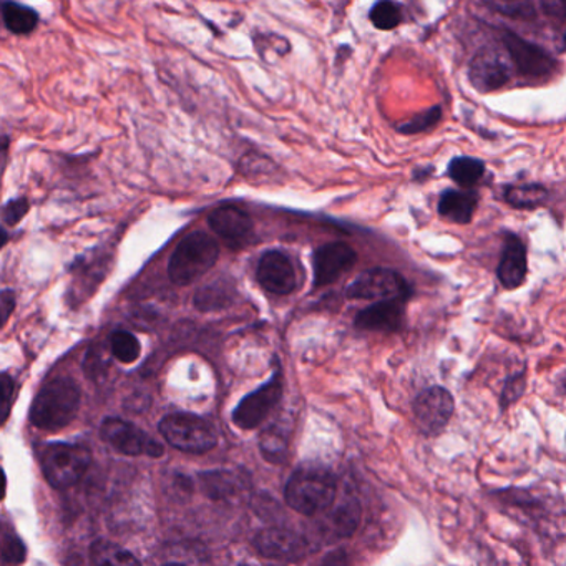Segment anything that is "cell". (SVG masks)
Wrapping results in <instances>:
<instances>
[{
  "label": "cell",
  "instance_id": "6da1fadb",
  "mask_svg": "<svg viewBox=\"0 0 566 566\" xmlns=\"http://www.w3.org/2000/svg\"><path fill=\"white\" fill-rule=\"evenodd\" d=\"M81 407V389L71 377L49 380L31 407V422L38 429L55 432L64 429L77 416Z\"/></svg>",
  "mask_w": 566,
  "mask_h": 566
},
{
  "label": "cell",
  "instance_id": "7a4b0ae2",
  "mask_svg": "<svg viewBox=\"0 0 566 566\" xmlns=\"http://www.w3.org/2000/svg\"><path fill=\"white\" fill-rule=\"evenodd\" d=\"M336 495V476L324 467H301L291 475L286 485L287 505L303 515H316L329 509Z\"/></svg>",
  "mask_w": 566,
  "mask_h": 566
},
{
  "label": "cell",
  "instance_id": "3957f363",
  "mask_svg": "<svg viewBox=\"0 0 566 566\" xmlns=\"http://www.w3.org/2000/svg\"><path fill=\"white\" fill-rule=\"evenodd\" d=\"M220 258L217 240L203 231L188 234L175 248L168 263V277L178 286H187L203 277Z\"/></svg>",
  "mask_w": 566,
  "mask_h": 566
},
{
  "label": "cell",
  "instance_id": "277c9868",
  "mask_svg": "<svg viewBox=\"0 0 566 566\" xmlns=\"http://www.w3.org/2000/svg\"><path fill=\"white\" fill-rule=\"evenodd\" d=\"M500 42L512 62L513 71L526 82H546L558 72L559 62L552 52L535 42L520 38L516 32L502 29Z\"/></svg>",
  "mask_w": 566,
  "mask_h": 566
},
{
  "label": "cell",
  "instance_id": "5b68a950",
  "mask_svg": "<svg viewBox=\"0 0 566 566\" xmlns=\"http://www.w3.org/2000/svg\"><path fill=\"white\" fill-rule=\"evenodd\" d=\"M91 462V450L75 443H49L41 455L42 472L55 489L75 485L85 475Z\"/></svg>",
  "mask_w": 566,
  "mask_h": 566
},
{
  "label": "cell",
  "instance_id": "8992f818",
  "mask_svg": "<svg viewBox=\"0 0 566 566\" xmlns=\"http://www.w3.org/2000/svg\"><path fill=\"white\" fill-rule=\"evenodd\" d=\"M160 432L175 449L188 453H205L217 446L213 427L195 413H170L160 422Z\"/></svg>",
  "mask_w": 566,
  "mask_h": 566
},
{
  "label": "cell",
  "instance_id": "52a82bcc",
  "mask_svg": "<svg viewBox=\"0 0 566 566\" xmlns=\"http://www.w3.org/2000/svg\"><path fill=\"white\" fill-rule=\"evenodd\" d=\"M413 287L409 281L392 268H370L363 271L349 286L346 287L347 300L379 301L397 300V297H412Z\"/></svg>",
  "mask_w": 566,
  "mask_h": 566
},
{
  "label": "cell",
  "instance_id": "ba28073f",
  "mask_svg": "<svg viewBox=\"0 0 566 566\" xmlns=\"http://www.w3.org/2000/svg\"><path fill=\"white\" fill-rule=\"evenodd\" d=\"M101 437L105 443L124 453V455L161 457L165 453L164 446L154 437L138 429L134 423L125 422L117 417H108L101 427Z\"/></svg>",
  "mask_w": 566,
  "mask_h": 566
},
{
  "label": "cell",
  "instance_id": "9c48e42d",
  "mask_svg": "<svg viewBox=\"0 0 566 566\" xmlns=\"http://www.w3.org/2000/svg\"><path fill=\"white\" fill-rule=\"evenodd\" d=\"M455 412V400L446 387L433 386L422 390L413 400V417L420 432L437 436L449 426Z\"/></svg>",
  "mask_w": 566,
  "mask_h": 566
},
{
  "label": "cell",
  "instance_id": "30bf717a",
  "mask_svg": "<svg viewBox=\"0 0 566 566\" xmlns=\"http://www.w3.org/2000/svg\"><path fill=\"white\" fill-rule=\"evenodd\" d=\"M281 396H283V379L281 374L276 373L271 377L270 382L264 384L238 403L233 412V422L240 429H256L280 403Z\"/></svg>",
  "mask_w": 566,
  "mask_h": 566
},
{
  "label": "cell",
  "instance_id": "8fae6325",
  "mask_svg": "<svg viewBox=\"0 0 566 566\" xmlns=\"http://www.w3.org/2000/svg\"><path fill=\"white\" fill-rule=\"evenodd\" d=\"M513 67L499 52L480 51L469 65V82L479 94L502 91L512 81Z\"/></svg>",
  "mask_w": 566,
  "mask_h": 566
},
{
  "label": "cell",
  "instance_id": "7c38bea8",
  "mask_svg": "<svg viewBox=\"0 0 566 566\" xmlns=\"http://www.w3.org/2000/svg\"><path fill=\"white\" fill-rule=\"evenodd\" d=\"M357 263V253L349 244L327 243L316 250L313 256L314 287L329 286L343 274L353 270Z\"/></svg>",
  "mask_w": 566,
  "mask_h": 566
},
{
  "label": "cell",
  "instance_id": "4fadbf2b",
  "mask_svg": "<svg viewBox=\"0 0 566 566\" xmlns=\"http://www.w3.org/2000/svg\"><path fill=\"white\" fill-rule=\"evenodd\" d=\"M409 297L379 301L356 314L354 326L373 333H399L406 326L407 304Z\"/></svg>",
  "mask_w": 566,
  "mask_h": 566
},
{
  "label": "cell",
  "instance_id": "5bb4252c",
  "mask_svg": "<svg viewBox=\"0 0 566 566\" xmlns=\"http://www.w3.org/2000/svg\"><path fill=\"white\" fill-rule=\"evenodd\" d=\"M211 230L230 250H243L253 240L254 224L247 211L221 207L208 218Z\"/></svg>",
  "mask_w": 566,
  "mask_h": 566
},
{
  "label": "cell",
  "instance_id": "9a60e30c",
  "mask_svg": "<svg viewBox=\"0 0 566 566\" xmlns=\"http://www.w3.org/2000/svg\"><path fill=\"white\" fill-rule=\"evenodd\" d=\"M258 283L268 293L286 296L297 287L296 270L293 261L283 251H268L261 256L256 270Z\"/></svg>",
  "mask_w": 566,
  "mask_h": 566
},
{
  "label": "cell",
  "instance_id": "2e32d148",
  "mask_svg": "<svg viewBox=\"0 0 566 566\" xmlns=\"http://www.w3.org/2000/svg\"><path fill=\"white\" fill-rule=\"evenodd\" d=\"M496 280L506 291H515L526 283L528 277V251L518 234L505 231L502 254L496 266Z\"/></svg>",
  "mask_w": 566,
  "mask_h": 566
},
{
  "label": "cell",
  "instance_id": "e0dca14e",
  "mask_svg": "<svg viewBox=\"0 0 566 566\" xmlns=\"http://www.w3.org/2000/svg\"><path fill=\"white\" fill-rule=\"evenodd\" d=\"M254 546L261 555L280 562H297L304 558L310 549L303 536L286 528L263 530L254 538Z\"/></svg>",
  "mask_w": 566,
  "mask_h": 566
},
{
  "label": "cell",
  "instance_id": "ac0fdd59",
  "mask_svg": "<svg viewBox=\"0 0 566 566\" xmlns=\"http://www.w3.org/2000/svg\"><path fill=\"white\" fill-rule=\"evenodd\" d=\"M479 203L480 193L476 190H446L440 193L437 211L450 223L465 227L472 223Z\"/></svg>",
  "mask_w": 566,
  "mask_h": 566
},
{
  "label": "cell",
  "instance_id": "d6986e66",
  "mask_svg": "<svg viewBox=\"0 0 566 566\" xmlns=\"http://www.w3.org/2000/svg\"><path fill=\"white\" fill-rule=\"evenodd\" d=\"M549 190L542 184L505 185L502 200L513 210L533 211L545 207L549 201Z\"/></svg>",
  "mask_w": 566,
  "mask_h": 566
},
{
  "label": "cell",
  "instance_id": "ffe728a7",
  "mask_svg": "<svg viewBox=\"0 0 566 566\" xmlns=\"http://www.w3.org/2000/svg\"><path fill=\"white\" fill-rule=\"evenodd\" d=\"M486 175L485 161L480 158L459 155L447 165V177L460 188V190H475Z\"/></svg>",
  "mask_w": 566,
  "mask_h": 566
},
{
  "label": "cell",
  "instance_id": "44dd1931",
  "mask_svg": "<svg viewBox=\"0 0 566 566\" xmlns=\"http://www.w3.org/2000/svg\"><path fill=\"white\" fill-rule=\"evenodd\" d=\"M91 558L94 566H142L130 552L107 539H97L91 546Z\"/></svg>",
  "mask_w": 566,
  "mask_h": 566
},
{
  "label": "cell",
  "instance_id": "7402d4cb",
  "mask_svg": "<svg viewBox=\"0 0 566 566\" xmlns=\"http://www.w3.org/2000/svg\"><path fill=\"white\" fill-rule=\"evenodd\" d=\"M2 19L8 31L15 35L31 34L39 24L38 12L18 2L2 4Z\"/></svg>",
  "mask_w": 566,
  "mask_h": 566
},
{
  "label": "cell",
  "instance_id": "603a6c76",
  "mask_svg": "<svg viewBox=\"0 0 566 566\" xmlns=\"http://www.w3.org/2000/svg\"><path fill=\"white\" fill-rule=\"evenodd\" d=\"M234 290L227 281H217V283L208 284L203 290L198 291L195 296V306L200 311H218L228 307L233 303Z\"/></svg>",
  "mask_w": 566,
  "mask_h": 566
},
{
  "label": "cell",
  "instance_id": "cb8c5ba5",
  "mask_svg": "<svg viewBox=\"0 0 566 566\" xmlns=\"http://www.w3.org/2000/svg\"><path fill=\"white\" fill-rule=\"evenodd\" d=\"M369 21L377 31L389 32L402 24V9L396 2H377L369 11Z\"/></svg>",
  "mask_w": 566,
  "mask_h": 566
},
{
  "label": "cell",
  "instance_id": "d4e9b609",
  "mask_svg": "<svg viewBox=\"0 0 566 566\" xmlns=\"http://www.w3.org/2000/svg\"><path fill=\"white\" fill-rule=\"evenodd\" d=\"M360 520V506L354 496H347L333 515V526L337 535L349 536L356 532Z\"/></svg>",
  "mask_w": 566,
  "mask_h": 566
},
{
  "label": "cell",
  "instance_id": "484cf974",
  "mask_svg": "<svg viewBox=\"0 0 566 566\" xmlns=\"http://www.w3.org/2000/svg\"><path fill=\"white\" fill-rule=\"evenodd\" d=\"M442 107H440V105H433V107L420 112L419 115L410 118V120L397 125L396 130L399 132L400 135L427 134V132H432L433 128L442 122Z\"/></svg>",
  "mask_w": 566,
  "mask_h": 566
},
{
  "label": "cell",
  "instance_id": "4316f807",
  "mask_svg": "<svg viewBox=\"0 0 566 566\" xmlns=\"http://www.w3.org/2000/svg\"><path fill=\"white\" fill-rule=\"evenodd\" d=\"M111 349L115 359L124 364H134L142 353L140 340L128 331H117L112 334Z\"/></svg>",
  "mask_w": 566,
  "mask_h": 566
},
{
  "label": "cell",
  "instance_id": "83f0119b",
  "mask_svg": "<svg viewBox=\"0 0 566 566\" xmlns=\"http://www.w3.org/2000/svg\"><path fill=\"white\" fill-rule=\"evenodd\" d=\"M260 447L264 459L271 460V462H283L284 455H286L287 440L284 439L281 430H264L260 439Z\"/></svg>",
  "mask_w": 566,
  "mask_h": 566
},
{
  "label": "cell",
  "instance_id": "f1b7e54d",
  "mask_svg": "<svg viewBox=\"0 0 566 566\" xmlns=\"http://www.w3.org/2000/svg\"><path fill=\"white\" fill-rule=\"evenodd\" d=\"M485 8L506 15V18L518 19V21H532L536 18L535 4L532 2H486Z\"/></svg>",
  "mask_w": 566,
  "mask_h": 566
},
{
  "label": "cell",
  "instance_id": "f546056e",
  "mask_svg": "<svg viewBox=\"0 0 566 566\" xmlns=\"http://www.w3.org/2000/svg\"><path fill=\"white\" fill-rule=\"evenodd\" d=\"M25 559V546L14 533L2 535V562L4 565H21Z\"/></svg>",
  "mask_w": 566,
  "mask_h": 566
},
{
  "label": "cell",
  "instance_id": "4dcf8cb0",
  "mask_svg": "<svg viewBox=\"0 0 566 566\" xmlns=\"http://www.w3.org/2000/svg\"><path fill=\"white\" fill-rule=\"evenodd\" d=\"M203 480L208 495L213 496V499H224V496L233 493V482L224 473H207V475H203Z\"/></svg>",
  "mask_w": 566,
  "mask_h": 566
},
{
  "label": "cell",
  "instance_id": "1f68e13d",
  "mask_svg": "<svg viewBox=\"0 0 566 566\" xmlns=\"http://www.w3.org/2000/svg\"><path fill=\"white\" fill-rule=\"evenodd\" d=\"M526 379L525 373L520 370V373L513 374L512 377L506 379L505 386H503L502 390V399H500V403H502V409H506L510 403L518 400L520 397L525 392Z\"/></svg>",
  "mask_w": 566,
  "mask_h": 566
},
{
  "label": "cell",
  "instance_id": "d6a6232c",
  "mask_svg": "<svg viewBox=\"0 0 566 566\" xmlns=\"http://www.w3.org/2000/svg\"><path fill=\"white\" fill-rule=\"evenodd\" d=\"M29 208H31V205H29L28 198L9 201L2 210L6 227H15V224L21 223L22 218L28 214Z\"/></svg>",
  "mask_w": 566,
  "mask_h": 566
},
{
  "label": "cell",
  "instance_id": "836d02e7",
  "mask_svg": "<svg viewBox=\"0 0 566 566\" xmlns=\"http://www.w3.org/2000/svg\"><path fill=\"white\" fill-rule=\"evenodd\" d=\"M12 397H14V380L9 377V374L2 376V422H6L11 412Z\"/></svg>",
  "mask_w": 566,
  "mask_h": 566
},
{
  "label": "cell",
  "instance_id": "e575fe53",
  "mask_svg": "<svg viewBox=\"0 0 566 566\" xmlns=\"http://www.w3.org/2000/svg\"><path fill=\"white\" fill-rule=\"evenodd\" d=\"M0 310H2V324L8 323L11 314L14 313L15 310V294L14 291L4 290L2 291V297H0Z\"/></svg>",
  "mask_w": 566,
  "mask_h": 566
},
{
  "label": "cell",
  "instance_id": "d590c367",
  "mask_svg": "<svg viewBox=\"0 0 566 566\" xmlns=\"http://www.w3.org/2000/svg\"><path fill=\"white\" fill-rule=\"evenodd\" d=\"M319 566H349V563H347L346 553H344L343 549H337V552H333L329 553V555L324 556Z\"/></svg>",
  "mask_w": 566,
  "mask_h": 566
},
{
  "label": "cell",
  "instance_id": "8d00e7d4",
  "mask_svg": "<svg viewBox=\"0 0 566 566\" xmlns=\"http://www.w3.org/2000/svg\"><path fill=\"white\" fill-rule=\"evenodd\" d=\"M433 171H436V168L433 167L417 168V170H413V181H419V184H422V181H426L427 178L432 177Z\"/></svg>",
  "mask_w": 566,
  "mask_h": 566
},
{
  "label": "cell",
  "instance_id": "74e56055",
  "mask_svg": "<svg viewBox=\"0 0 566 566\" xmlns=\"http://www.w3.org/2000/svg\"><path fill=\"white\" fill-rule=\"evenodd\" d=\"M563 48H565L566 51V32L563 34Z\"/></svg>",
  "mask_w": 566,
  "mask_h": 566
},
{
  "label": "cell",
  "instance_id": "f35d334b",
  "mask_svg": "<svg viewBox=\"0 0 566 566\" xmlns=\"http://www.w3.org/2000/svg\"><path fill=\"white\" fill-rule=\"evenodd\" d=\"M164 566H185V565H180V563H168V565H164Z\"/></svg>",
  "mask_w": 566,
  "mask_h": 566
}]
</instances>
